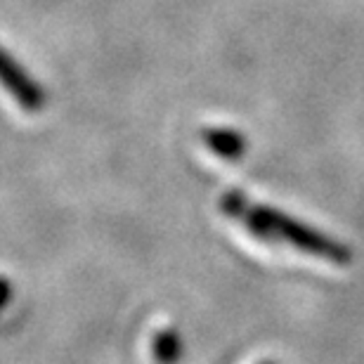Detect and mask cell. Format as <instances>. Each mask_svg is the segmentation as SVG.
Wrapping results in <instances>:
<instances>
[{
  "label": "cell",
  "mask_w": 364,
  "mask_h": 364,
  "mask_svg": "<svg viewBox=\"0 0 364 364\" xmlns=\"http://www.w3.org/2000/svg\"><path fill=\"white\" fill-rule=\"evenodd\" d=\"M220 208L225 215L242 220L246 230L260 242H289L294 249L308 253V256L329 260L333 265H348L353 260L350 246L338 242L324 232L305 225L272 206H260L249 201L239 189L225 192L220 199Z\"/></svg>",
  "instance_id": "obj_1"
},
{
  "label": "cell",
  "mask_w": 364,
  "mask_h": 364,
  "mask_svg": "<svg viewBox=\"0 0 364 364\" xmlns=\"http://www.w3.org/2000/svg\"><path fill=\"white\" fill-rule=\"evenodd\" d=\"M0 85L26 112H41L46 107V90H43V85L3 46H0Z\"/></svg>",
  "instance_id": "obj_2"
},
{
  "label": "cell",
  "mask_w": 364,
  "mask_h": 364,
  "mask_svg": "<svg viewBox=\"0 0 364 364\" xmlns=\"http://www.w3.org/2000/svg\"><path fill=\"white\" fill-rule=\"evenodd\" d=\"M201 142L225 161H239L246 154V137L235 128H203Z\"/></svg>",
  "instance_id": "obj_3"
},
{
  "label": "cell",
  "mask_w": 364,
  "mask_h": 364,
  "mask_svg": "<svg viewBox=\"0 0 364 364\" xmlns=\"http://www.w3.org/2000/svg\"><path fill=\"white\" fill-rule=\"evenodd\" d=\"M151 353L156 364H178L182 358V336L178 329H161L151 341Z\"/></svg>",
  "instance_id": "obj_4"
},
{
  "label": "cell",
  "mask_w": 364,
  "mask_h": 364,
  "mask_svg": "<svg viewBox=\"0 0 364 364\" xmlns=\"http://www.w3.org/2000/svg\"><path fill=\"white\" fill-rule=\"evenodd\" d=\"M12 298V284L7 277H0V308H5Z\"/></svg>",
  "instance_id": "obj_5"
},
{
  "label": "cell",
  "mask_w": 364,
  "mask_h": 364,
  "mask_svg": "<svg viewBox=\"0 0 364 364\" xmlns=\"http://www.w3.org/2000/svg\"><path fill=\"white\" fill-rule=\"evenodd\" d=\"M260 364H277V362H272V360H265V362H260Z\"/></svg>",
  "instance_id": "obj_6"
}]
</instances>
